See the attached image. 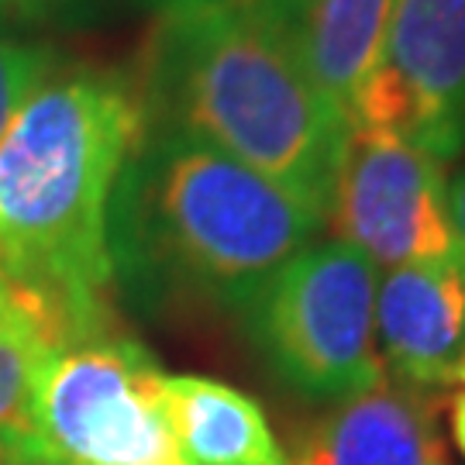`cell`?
<instances>
[{
    "label": "cell",
    "instance_id": "6da1fadb",
    "mask_svg": "<svg viewBox=\"0 0 465 465\" xmlns=\"http://www.w3.org/2000/svg\"><path fill=\"white\" fill-rule=\"evenodd\" d=\"M142 128L132 76L55 66L0 134V269L69 341L117 331L107 207Z\"/></svg>",
    "mask_w": 465,
    "mask_h": 465
},
{
    "label": "cell",
    "instance_id": "7a4b0ae2",
    "mask_svg": "<svg viewBox=\"0 0 465 465\" xmlns=\"http://www.w3.org/2000/svg\"><path fill=\"white\" fill-rule=\"evenodd\" d=\"M134 86L149 124L214 145L328 224L351 128L317 94L297 32L262 0L163 15Z\"/></svg>",
    "mask_w": 465,
    "mask_h": 465
},
{
    "label": "cell",
    "instance_id": "3957f363",
    "mask_svg": "<svg viewBox=\"0 0 465 465\" xmlns=\"http://www.w3.org/2000/svg\"><path fill=\"white\" fill-rule=\"evenodd\" d=\"M321 228L245 163L149 121L107 207L114 282L152 303L200 300L234 314Z\"/></svg>",
    "mask_w": 465,
    "mask_h": 465
},
{
    "label": "cell",
    "instance_id": "277c9868",
    "mask_svg": "<svg viewBox=\"0 0 465 465\" xmlns=\"http://www.w3.org/2000/svg\"><path fill=\"white\" fill-rule=\"evenodd\" d=\"M166 372L134 338L107 331L59 345L0 465H186L163 403Z\"/></svg>",
    "mask_w": 465,
    "mask_h": 465
},
{
    "label": "cell",
    "instance_id": "5b68a950",
    "mask_svg": "<svg viewBox=\"0 0 465 465\" xmlns=\"http://www.w3.org/2000/svg\"><path fill=\"white\" fill-rule=\"evenodd\" d=\"M376 286V266L362 252L338 238H314L259 286L242 321L293 393L334 407L386 380Z\"/></svg>",
    "mask_w": 465,
    "mask_h": 465
},
{
    "label": "cell",
    "instance_id": "8992f818",
    "mask_svg": "<svg viewBox=\"0 0 465 465\" xmlns=\"http://www.w3.org/2000/svg\"><path fill=\"white\" fill-rule=\"evenodd\" d=\"M351 128L397 134L441 166L465 149V0H393Z\"/></svg>",
    "mask_w": 465,
    "mask_h": 465
},
{
    "label": "cell",
    "instance_id": "52a82bcc",
    "mask_svg": "<svg viewBox=\"0 0 465 465\" xmlns=\"http://www.w3.org/2000/svg\"><path fill=\"white\" fill-rule=\"evenodd\" d=\"M331 238L376 269L462 252L449 217L445 166L390 132L351 128L331 200Z\"/></svg>",
    "mask_w": 465,
    "mask_h": 465
},
{
    "label": "cell",
    "instance_id": "ba28073f",
    "mask_svg": "<svg viewBox=\"0 0 465 465\" xmlns=\"http://www.w3.org/2000/svg\"><path fill=\"white\" fill-rule=\"evenodd\" d=\"M376 345L386 380L445 390L465 355V249L386 269L376 286Z\"/></svg>",
    "mask_w": 465,
    "mask_h": 465
},
{
    "label": "cell",
    "instance_id": "9c48e42d",
    "mask_svg": "<svg viewBox=\"0 0 465 465\" xmlns=\"http://www.w3.org/2000/svg\"><path fill=\"white\" fill-rule=\"evenodd\" d=\"M290 459L293 465H449L438 400L382 380L303 428Z\"/></svg>",
    "mask_w": 465,
    "mask_h": 465
},
{
    "label": "cell",
    "instance_id": "30bf717a",
    "mask_svg": "<svg viewBox=\"0 0 465 465\" xmlns=\"http://www.w3.org/2000/svg\"><path fill=\"white\" fill-rule=\"evenodd\" d=\"M163 403L186 465H293L262 407L211 376H166Z\"/></svg>",
    "mask_w": 465,
    "mask_h": 465
},
{
    "label": "cell",
    "instance_id": "8fae6325",
    "mask_svg": "<svg viewBox=\"0 0 465 465\" xmlns=\"http://www.w3.org/2000/svg\"><path fill=\"white\" fill-rule=\"evenodd\" d=\"M393 15V0H317L297 32L303 66L317 94L351 128V107L376 69Z\"/></svg>",
    "mask_w": 465,
    "mask_h": 465
},
{
    "label": "cell",
    "instance_id": "7c38bea8",
    "mask_svg": "<svg viewBox=\"0 0 465 465\" xmlns=\"http://www.w3.org/2000/svg\"><path fill=\"white\" fill-rule=\"evenodd\" d=\"M59 345L69 338L49 307L0 272V438L25 428L35 380Z\"/></svg>",
    "mask_w": 465,
    "mask_h": 465
},
{
    "label": "cell",
    "instance_id": "4fadbf2b",
    "mask_svg": "<svg viewBox=\"0 0 465 465\" xmlns=\"http://www.w3.org/2000/svg\"><path fill=\"white\" fill-rule=\"evenodd\" d=\"M59 66L55 52L42 42L17 38L0 28V134L17 114V107L32 97V90Z\"/></svg>",
    "mask_w": 465,
    "mask_h": 465
},
{
    "label": "cell",
    "instance_id": "5bb4252c",
    "mask_svg": "<svg viewBox=\"0 0 465 465\" xmlns=\"http://www.w3.org/2000/svg\"><path fill=\"white\" fill-rule=\"evenodd\" d=\"M97 11V0H0V28H76Z\"/></svg>",
    "mask_w": 465,
    "mask_h": 465
},
{
    "label": "cell",
    "instance_id": "9a60e30c",
    "mask_svg": "<svg viewBox=\"0 0 465 465\" xmlns=\"http://www.w3.org/2000/svg\"><path fill=\"white\" fill-rule=\"evenodd\" d=\"M272 15L280 17V21H286L293 32H300L303 28V21L311 17V11L317 7V0H262Z\"/></svg>",
    "mask_w": 465,
    "mask_h": 465
},
{
    "label": "cell",
    "instance_id": "2e32d148",
    "mask_svg": "<svg viewBox=\"0 0 465 465\" xmlns=\"http://www.w3.org/2000/svg\"><path fill=\"white\" fill-rule=\"evenodd\" d=\"M449 217L459 245L465 249V169L449 183Z\"/></svg>",
    "mask_w": 465,
    "mask_h": 465
},
{
    "label": "cell",
    "instance_id": "e0dca14e",
    "mask_svg": "<svg viewBox=\"0 0 465 465\" xmlns=\"http://www.w3.org/2000/svg\"><path fill=\"white\" fill-rule=\"evenodd\" d=\"M449 420H451V438H455L459 451L465 455V390H459V393L451 397Z\"/></svg>",
    "mask_w": 465,
    "mask_h": 465
},
{
    "label": "cell",
    "instance_id": "ac0fdd59",
    "mask_svg": "<svg viewBox=\"0 0 465 465\" xmlns=\"http://www.w3.org/2000/svg\"><path fill=\"white\" fill-rule=\"evenodd\" d=\"M145 11H155V15H173V11H186V7H200V4H214V0H132Z\"/></svg>",
    "mask_w": 465,
    "mask_h": 465
},
{
    "label": "cell",
    "instance_id": "d6986e66",
    "mask_svg": "<svg viewBox=\"0 0 465 465\" xmlns=\"http://www.w3.org/2000/svg\"><path fill=\"white\" fill-rule=\"evenodd\" d=\"M451 382H459V386L465 390V355H462V362H459V369H455V380Z\"/></svg>",
    "mask_w": 465,
    "mask_h": 465
},
{
    "label": "cell",
    "instance_id": "ffe728a7",
    "mask_svg": "<svg viewBox=\"0 0 465 465\" xmlns=\"http://www.w3.org/2000/svg\"><path fill=\"white\" fill-rule=\"evenodd\" d=\"M0 272H4V269H0Z\"/></svg>",
    "mask_w": 465,
    "mask_h": 465
}]
</instances>
